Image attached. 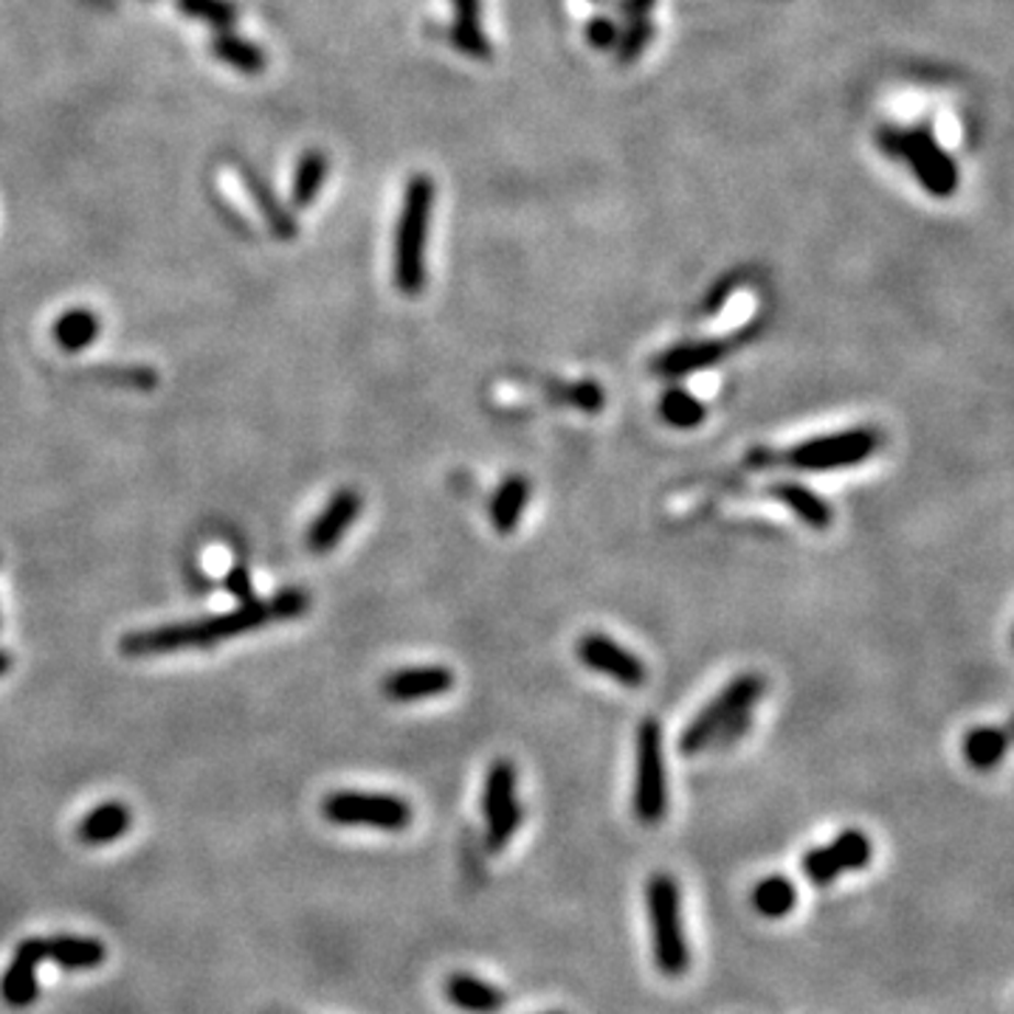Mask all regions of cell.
<instances>
[{
    "mask_svg": "<svg viewBox=\"0 0 1014 1014\" xmlns=\"http://www.w3.org/2000/svg\"><path fill=\"white\" fill-rule=\"evenodd\" d=\"M311 609V594L299 587H288L266 601L239 603L234 612L203 617V621L172 623V626L144 628V632L124 634L119 651L124 657H158V654L183 651V648H212L223 640H232L239 634L254 628L271 626V623L297 621Z\"/></svg>",
    "mask_w": 1014,
    "mask_h": 1014,
    "instance_id": "1",
    "label": "cell"
},
{
    "mask_svg": "<svg viewBox=\"0 0 1014 1014\" xmlns=\"http://www.w3.org/2000/svg\"><path fill=\"white\" fill-rule=\"evenodd\" d=\"M434 194L437 189H434L432 175L423 172L412 175L403 189L392 254L394 285L403 297H421L426 288V243L432 232Z\"/></svg>",
    "mask_w": 1014,
    "mask_h": 1014,
    "instance_id": "2",
    "label": "cell"
},
{
    "mask_svg": "<svg viewBox=\"0 0 1014 1014\" xmlns=\"http://www.w3.org/2000/svg\"><path fill=\"white\" fill-rule=\"evenodd\" d=\"M646 911L657 969L666 978H682L691 969V950L682 924V893L671 873L659 871L648 877Z\"/></svg>",
    "mask_w": 1014,
    "mask_h": 1014,
    "instance_id": "3",
    "label": "cell"
},
{
    "mask_svg": "<svg viewBox=\"0 0 1014 1014\" xmlns=\"http://www.w3.org/2000/svg\"><path fill=\"white\" fill-rule=\"evenodd\" d=\"M877 144L888 156L905 161L933 198H950L958 189V167L927 127H882Z\"/></svg>",
    "mask_w": 1014,
    "mask_h": 1014,
    "instance_id": "4",
    "label": "cell"
},
{
    "mask_svg": "<svg viewBox=\"0 0 1014 1014\" xmlns=\"http://www.w3.org/2000/svg\"><path fill=\"white\" fill-rule=\"evenodd\" d=\"M764 697V679L761 673H738L736 679H731L711 702L704 704L702 711L688 722V727L679 736V749L686 756H697L711 749L713 738L727 727L731 722L744 716H753L758 699Z\"/></svg>",
    "mask_w": 1014,
    "mask_h": 1014,
    "instance_id": "5",
    "label": "cell"
},
{
    "mask_svg": "<svg viewBox=\"0 0 1014 1014\" xmlns=\"http://www.w3.org/2000/svg\"><path fill=\"white\" fill-rule=\"evenodd\" d=\"M668 812V778L662 727L657 718H646L637 727V778H634V814L646 826L662 823Z\"/></svg>",
    "mask_w": 1014,
    "mask_h": 1014,
    "instance_id": "6",
    "label": "cell"
},
{
    "mask_svg": "<svg viewBox=\"0 0 1014 1014\" xmlns=\"http://www.w3.org/2000/svg\"><path fill=\"white\" fill-rule=\"evenodd\" d=\"M879 434L871 426L846 428L837 434H823L798 443L787 452V463L798 471H834V468H851L873 457L879 448Z\"/></svg>",
    "mask_w": 1014,
    "mask_h": 1014,
    "instance_id": "7",
    "label": "cell"
},
{
    "mask_svg": "<svg viewBox=\"0 0 1014 1014\" xmlns=\"http://www.w3.org/2000/svg\"><path fill=\"white\" fill-rule=\"evenodd\" d=\"M324 821L333 826H367L403 832L412 826V806L398 795L378 792H333L322 803Z\"/></svg>",
    "mask_w": 1014,
    "mask_h": 1014,
    "instance_id": "8",
    "label": "cell"
},
{
    "mask_svg": "<svg viewBox=\"0 0 1014 1014\" xmlns=\"http://www.w3.org/2000/svg\"><path fill=\"white\" fill-rule=\"evenodd\" d=\"M482 812L484 826H488L484 843L491 851H502L524 821L522 801L516 798V769L508 758H497L488 769L482 789Z\"/></svg>",
    "mask_w": 1014,
    "mask_h": 1014,
    "instance_id": "9",
    "label": "cell"
},
{
    "mask_svg": "<svg viewBox=\"0 0 1014 1014\" xmlns=\"http://www.w3.org/2000/svg\"><path fill=\"white\" fill-rule=\"evenodd\" d=\"M581 666H587L589 671L603 673V677L614 679L623 688H640L646 686V662L634 651H628L626 646L614 643L606 634H583L576 646Z\"/></svg>",
    "mask_w": 1014,
    "mask_h": 1014,
    "instance_id": "10",
    "label": "cell"
},
{
    "mask_svg": "<svg viewBox=\"0 0 1014 1014\" xmlns=\"http://www.w3.org/2000/svg\"><path fill=\"white\" fill-rule=\"evenodd\" d=\"M364 511V499L358 497V491L353 488H342L333 493V499L327 502L316 522L308 531V549L324 556L330 549H336L342 544V538L347 536V531L356 524L358 513Z\"/></svg>",
    "mask_w": 1014,
    "mask_h": 1014,
    "instance_id": "11",
    "label": "cell"
},
{
    "mask_svg": "<svg viewBox=\"0 0 1014 1014\" xmlns=\"http://www.w3.org/2000/svg\"><path fill=\"white\" fill-rule=\"evenodd\" d=\"M452 688L454 671H448L446 666L398 668L381 682V693L389 702H421V699L443 697Z\"/></svg>",
    "mask_w": 1014,
    "mask_h": 1014,
    "instance_id": "12",
    "label": "cell"
},
{
    "mask_svg": "<svg viewBox=\"0 0 1014 1014\" xmlns=\"http://www.w3.org/2000/svg\"><path fill=\"white\" fill-rule=\"evenodd\" d=\"M46 961V938H26L18 944L12 963L3 972L0 995L9 1006H29L37 1001V967Z\"/></svg>",
    "mask_w": 1014,
    "mask_h": 1014,
    "instance_id": "13",
    "label": "cell"
},
{
    "mask_svg": "<svg viewBox=\"0 0 1014 1014\" xmlns=\"http://www.w3.org/2000/svg\"><path fill=\"white\" fill-rule=\"evenodd\" d=\"M731 353V344L718 338H704V342H686L673 344L666 353H659L651 361V372L659 378H686L691 372L711 369Z\"/></svg>",
    "mask_w": 1014,
    "mask_h": 1014,
    "instance_id": "14",
    "label": "cell"
},
{
    "mask_svg": "<svg viewBox=\"0 0 1014 1014\" xmlns=\"http://www.w3.org/2000/svg\"><path fill=\"white\" fill-rule=\"evenodd\" d=\"M234 167H237V175H239V181H243V187H246L248 192H252L254 203H257V209H259V214L266 218L268 229H271V232L277 234L279 239H293V237H297V234H299L297 218H293L291 209H288L282 201H279L277 192L271 189V183H268L266 178H263V175H259L257 169L252 167V164L234 161Z\"/></svg>",
    "mask_w": 1014,
    "mask_h": 1014,
    "instance_id": "15",
    "label": "cell"
},
{
    "mask_svg": "<svg viewBox=\"0 0 1014 1014\" xmlns=\"http://www.w3.org/2000/svg\"><path fill=\"white\" fill-rule=\"evenodd\" d=\"M454 20L448 29V40L459 54L471 59L491 57V40L482 29V0H452Z\"/></svg>",
    "mask_w": 1014,
    "mask_h": 1014,
    "instance_id": "16",
    "label": "cell"
},
{
    "mask_svg": "<svg viewBox=\"0 0 1014 1014\" xmlns=\"http://www.w3.org/2000/svg\"><path fill=\"white\" fill-rule=\"evenodd\" d=\"M443 992H446V998L454 1006L471 1014H497L508 1003V995H504L502 989L477 976H468V972L448 976L446 983H443Z\"/></svg>",
    "mask_w": 1014,
    "mask_h": 1014,
    "instance_id": "17",
    "label": "cell"
},
{
    "mask_svg": "<svg viewBox=\"0 0 1014 1014\" xmlns=\"http://www.w3.org/2000/svg\"><path fill=\"white\" fill-rule=\"evenodd\" d=\"M769 497L778 499L783 508L795 513L798 522L812 527V531H828L834 522L832 504L821 497L817 491L806 488L801 482H778L769 488Z\"/></svg>",
    "mask_w": 1014,
    "mask_h": 1014,
    "instance_id": "18",
    "label": "cell"
},
{
    "mask_svg": "<svg viewBox=\"0 0 1014 1014\" xmlns=\"http://www.w3.org/2000/svg\"><path fill=\"white\" fill-rule=\"evenodd\" d=\"M531 504V479L522 473H511L499 482L491 497V524L502 536H511L522 524L524 511Z\"/></svg>",
    "mask_w": 1014,
    "mask_h": 1014,
    "instance_id": "19",
    "label": "cell"
},
{
    "mask_svg": "<svg viewBox=\"0 0 1014 1014\" xmlns=\"http://www.w3.org/2000/svg\"><path fill=\"white\" fill-rule=\"evenodd\" d=\"M130 823H133V814H130V809L124 806V803H99L93 812H88L82 817V823L77 826V837L85 846H104V843H113L119 840V837H124Z\"/></svg>",
    "mask_w": 1014,
    "mask_h": 1014,
    "instance_id": "20",
    "label": "cell"
},
{
    "mask_svg": "<svg viewBox=\"0 0 1014 1014\" xmlns=\"http://www.w3.org/2000/svg\"><path fill=\"white\" fill-rule=\"evenodd\" d=\"M209 52H212L220 63L232 65L234 71L246 74V77H259V74H266L268 68L266 52H263L257 43H252V40L234 34L232 29L214 34L212 43H209Z\"/></svg>",
    "mask_w": 1014,
    "mask_h": 1014,
    "instance_id": "21",
    "label": "cell"
},
{
    "mask_svg": "<svg viewBox=\"0 0 1014 1014\" xmlns=\"http://www.w3.org/2000/svg\"><path fill=\"white\" fill-rule=\"evenodd\" d=\"M327 175H330L327 153H322V149H308V153H302V158L297 161V169H293V181H291L293 209L313 207L319 194H322Z\"/></svg>",
    "mask_w": 1014,
    "mask_h": 1014,
    "instance_id": "22",
    "label": "cell"
},
{
    "mask_svg": "<svg viewBox=\"0 0 1014 1014\" xmlns=\"http://www.w3.org/2000/svg\"><path fill=\"white\" fill-rule=\"evenodd\" d=\"M99 330H102V322L91 308H71L54 322V342L65 353H82L85 347L97 342Z\"/></svg>",
    "mask_w": 1014,
    "mask_h": 1014,
    "instance_id": "23",
    "label": "cell"
},
{
    "mask_svg": "<svg viewBox=\"0 0 1014 1014\" xmlns=\"http://www.w3.org/2000/svg\"><path fill=\"white\" fill-rule=\"evenodd\" d=\"M1009 749V736L1001 727H976L961 742V756L978 772H989L1003 761Z\"/></svg>",
    "mask_w": 1014,
    "mask_h": 1014,
    "instance_id": "24",
    "label": "cell"
},
{
    "mask_svg": "<svg viewBox=\"0 0 1014 1014\" xmlns=\"http://www.w3.org/2000/svg\"><path fill=\"white\" fill-rule=\"evenodd\" d=\"M104 944L97 938L57 936L46 941V958L63 969H93L104 961Z\"/></svg>",
    "mask_w": 1014,
    "mask_h": 1014,
    "instance_id": "25",
    "label": "cell"
},
{
    "mask_svg": "<svg viewBox=\"0 0 1014 1014\" xmlns=\"http://www.w3.org/2000/svg\"><path fill=\"white\" fill-rule=\"evenodd\" d=\"M798 905V888L792 885V879L772 873V877L761 879L753 888V907L761 913L764 918H783L795 911Z\"/></svg>",
    "mask_w": 1014,
    "mask_h": 1014,
    "instance_id": "26",
    "label": "cell"
},
{
    "mask_svg": "<svg viewBox=\"0 0 1014 1014\" xmlns=\"http://www.w3.org/2000/svg\"><path fill=\"white\" fill-rule=\"evenodd\" d=\"M659 414L673 428H697L707 417V406L688 389L671 387L659 398Z\"/></svg>",
    "mask_w": 1014,
    "mask_h": 1014,
    "instance_id": "27",
    "label": "cell"
},
{
    "mask_svg": "<svg viewBox=\"0 0 1014 1014\" xmlns=\"http://www.w3.org/2000/svg\"><path fill=\"white\" fill-rule=\"evenodd\" d=\"M828 851H832L834 862L840 866L843 873L862 871V868H868V862H871L873 857V846L862 828H846V832L837 834V837L828 843Z\"/></svg>",
    "mask_w": 1014,
    "mask_h": 1014,
    "instance_id": "28",
    "label": "cell"
},
{
    "mask_svg": "<svg viewBox=\"0 0 1014 1014\" xmlns=\"http://www.w3.org/2000/svg\"><path fill=\"white\" fill-rule=\"evenodd\" d=\"M175 7L187 18L201 20L218 32H229L237 23V7L232 0H175Z\"/></svg>",
    "mask_w": 1014,
    "mask_h": 1014,
    "instance_id": "29",
    "label": "cell"
},
{
    "mask_svg": "<svg viewBox=\"0 0 1014 1014\" xmlns=\"http://www.w3.org/2000/svg\"><path fill=\"white\" fill-rule=\"evenodd\" d=\"M801 871H803V877H806L809 882H812V885H821V888H826V885H832V882H837V877L843 873L840 866L834 862V857H832V851H828V846L809 848V851L803 854V859H801Z\"/></svg>",
    "mask_w": 1014,
    "mask_h": 1014,
    "instance_id": "30",
    "label": "cell"
},
{
    "mask_svg": "<svg viewBox=\"0 0 1014 1014\" xmlns=\"http://www.w3.org/2000/svg\"><path fill=\"white\" fill-rule=\"evenodd\" d=\"M567 401L578 409V412L587 414H598L603 406H606V392L598 381L587 378V381H576L572 387L567 389Z\"/></svg>",
    "mask_w": 1014,
    "mask_h": 1014,
    "instance_id": "31",
    "label": "cell"
},
{
    "mask_svg": "<svg viewBox=\"0 0 1014 1014\" xmlns=\"http://www.w3.org/2000/svg\"><path fill=\"white\" fill-rule=\"evenodd\" d=\"M223 587H226V592L234 594L239 603L254 601V581H252V572H248L246 567L229 569V576L223 578Z\"/></svg>",
    "mask_w": 1014,
    "mask_h": 1014,
    "instance_id": "32",
    "label": "cell"
},
{
    "mask_svg": "<svg viewBox=\"0 0 1014 1014\" xmlns=\"http://www.w3.org/2000/svg\"><path fill=\"white\" fill-rule=\"evenodd\" d=\"M587 37L594 48H614L621 32H617V26L609 18H594L587 29Z\"/></svg>",
    "mask_w": 1014,
    "mask_h": 1014,
    "instance_id": "33",
    "label": "cell"
},
{
    "mask_svg": "<svg viewBox=\"0 0 1014 1014\" xmlns=\"http://www.w3.org/2000/svg\"><path fill=\"white\" fill-rule=\"evenodd\" d=\"M736 282H738L736 277H727L724 282H718L716 288L711 291V297H707V302H704V313H716L718 308H722V304L727 302V299H731V293H733V288H736Z\"/></svg>",
    "mask_w": 1014,
    "mask_h": 1014,
    "instance_id": "34",
    "label": "cell"
},
{
    "mask_svg": "<svg viewBox=\"0 0 1014 1014\" xmlns=\"http://www.w3.org/2000/svg\"><path fill=\"white\" fill-rule=\"evenodd\" d=\"M9 668H12V654H9L7 648H0V677H3Z\"/></svg>",
    "mask_w": 1014,
    "mask_h": 1014,
    "instance_id": "35",
    "label": "cell"
},
{
    "mask_svg": "<svg viewBox=\"0 0 1014 1014\" xmlns=\"http://www.w3.org/2000/svg\"><path fill=\"white\" fill-rule=\"evenodd\" d=\"M549 1014H564V1012H549Z\"/></svg>",
    "mask_w": 1014,
    "mask_h": 1014,
    "instance_id": "36",
    "label": "cell"
}]
</instances>
